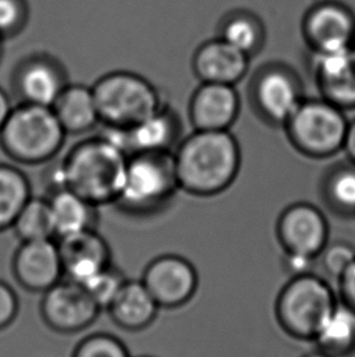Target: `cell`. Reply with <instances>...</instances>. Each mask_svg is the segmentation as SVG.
Listing matches in <instances>:
<instances>
[{
	"instance_id": "cell-1",
	"label": "cell",
	"mask_w": 355,
	"mask_h": 357,
	"mask_svg": "<svg viewBox=\"0 0 355 357\" xmlns=\"http://www.w3.org/2000/svg\"><path fill=\"white\" fill-rule=\"evenodd\" d=\"M179 189L196 197H213L234 183L241 149L230 130H194L173 151Z\"/></svg>"
},
{
	"instance_id": "cell-2",
	"label": "cell",
	"mask_w": 355,
	"mask_h": 357,
	"mask_svg": "<svg viewBox=\"0 0 355 357\" xmlns=\"http://www.w3.org/2000/svg\"><path fill=\"white\" fill-rule=\"evenodd\" d=\"M127 161L128 155L100 135L83 140L54 169L50 177L53 192L70 189L95 206L116 204Z\"/></svg>"
},
{
	"instance_id": "cell-3",
	"label": "cell",
	"mask_w": 355,
	"mask_h": 357,
	"mask_svg": "<svg viewBox=\"0 0 355 357\" xmlns=\"http://www.w3.org/2000/svg\"><path fill=\"white\" fill-rule=\"evenodd\" d=\"M66 135L52 107L22 102L0 130V145L17 162L44 164L58 155Z\"/></svg>"
},
{
	"instance_id": "cell-4",
	"label": "cell",
	"mask_w": 355,
	"mask_h": 357,
	"mask_svg": "<svg viewBox=\"0 0 355 357\" xmlns=\"http://www.w3.org/2000/svg\"><path fill=\"white\" fill-rule=\"evenodd\" d=\"M91 89L104 126L129 128L164 107L154 84L134 73H107Z\"/></svg>"
},
{
	"instance_id": "cell-5",
	"label": "cell",
	"mask_w": 355,
	"mask_h": 357,
	"mask_svg": "<svg viewBox=\"0 0 355 357\" xmlns=\"http://www.w3.org/2000/svg\"><path fill=\"white\" fill-rule=\"evenodd\" d=\"M338 299L325 278L313 273L291 277L278 293L275 314L293 338L313 340Z\"/></svg>"
},
{
	"instance_id": "cell-6",
	"label": "cell",
	"mask_w": 355,
	"mask_h": 357,
	"mask_svg": "<svg viewBox=\"0 0 355 357\" xmlns=\"http://www.w3.org/2000/svg\"><path fill=\"white\" fill-rule=\"evenodd\" d=\"M179 189L173 151L128 156L123 187L116 204L133 213L164 208Z\"/></svg>"
},
{
	"instance_id": "cell-7",
	"label": "cell",
	"mask_w": 355,
	"mask_h": 357,
	"mask_svg": "<svg viewBox=\"0 0 355 357\" xmlns=\"http://www.w3.org/2000/svg\"><path fill=\"white\" fill-rule=\"evenodd\" d=\"M348 123L341 107L322 97H306L283 128L298 153L326 159L343 149Z\"/></svg>"
},
{
	"instance_id": "cell-8",
	"label": "cell",
	"mask_w": 355,
	"mask_h": 357,
	"mask_svg": "<svg viewBox=\"0 0 355 357\" xmlns=\"http://www.w3.org/2000/svg\"><path fill=\"white\" fill-rule=\"evenodd\" d=\"M251 97L263 120L281 127L306 98L301 79L283 65H269L260 70L252 83Z\"/></svg>"
},
{
	"instance_id": "cell-9",
	"label": "cell",
	"mask_w": 355,
	"mask_h": 357,
	"mask_svg": "<svg viewBox=\"0 0 355 357\" xmlns=\"http://www.w3.org/2000/svg\"><path fill=\"white\" fill-rule=\"evenodd\" d=\"M101 309L82 285L60 280L44 291L40 316L48 328L60 334H77L95 322Z\"/></svg>"
},
{
	"instance_id": "cell-10",
	"label": "cell",
	"mask_w": 355,
	"mask_h": 357,
	"mask_svg": "<svg viewBox=\"0 0 355 357\" xmlns=\"http://www.w3.org/2000/svg\"><path fill=\"white\" fill-rule=\"evenodd\" d=\"M141 282L159 309H177L187 304L196 293L198 275L185 257L164 254L146 266Z\"/></svg>"
},
{
	"instance_id": "cell-11",
	"label": "cell",
	"mask_w": 355,
	"mask_h": 357,
	"mask_svg": "<svg viewBox=\"0 0 355 357\" xmlns=\"http://www.w3.org/2000/svg\"><path fill=\"white\" fill-rule=\"evenodd\" d=\"M303 38L314 54L329 53L355 44V16L335 0L313 5L302 22Z\"/></svg>"
},
{
	"instance_id": "cell-12",
	"label": "cell",
	"mask_w": 355,
	"mask_h": 357,
	"mask_svg": "<svg viewBox=\"0 0 355 357\" xmlns=\"http://www.w3.org/2000/svg\"><path fill=\"white\" fill-rule=\"evenodd\" d=\"M276 236L283 251L317 257L329 243L326 216L313 204L294 203L280 213Z\"/></svg>"
},
{
	"instance_id": "cell-13",
	"label": "cell",
	"mask_w": 355,
	"mask_h": 357,
	"mask_svg": "<svg viewBox=\"0 0 355 357\" xmlns=\"http://www.w3.org/2000/svg\"><path fill=\"white\" fill-rule=\"evenodd\" d=\"M310 71L320 97L345 112L355 109V44L329 53H312Z\"/></svg>"
},
{
	"instance_id": "cell-14",
	"label": "cell",
	"mask_w": 355,
	"mask_h": 357,
	"mask_svg": "<svg viewBox=\"0 0 355 357\" xmlns=\"http://www.w3.org/2000/svg\"><path fill=\"white\" fill-rule=\"evenodd\" d=\"M13 272L24 289L33 293L50 289L63 275L58 243L53 239L22 241L15 252Z\"/></svg>"
},
{
	"instance_id": "cell-15",
	"label": "cell",
	"mask_w": 355,
	"mask_h": 357,
	"mask_svg": "<svg viewBox=\"0 0 355 357\" xmlns=\"http://www.w3.org/2000/svg\"><path fill=\"white\" fill-rule=\"evenodd\" d=\"M58 250L66 280L84 285L111 264L107 241L95 229L58 238Z\"/></svg>"
},
{
	"instance_id": "cell-16",
	"label": "cell",
	"mask_w": 355,
	"mask_h": 357,
	"mask_svg": "<svg viewBox=\"0 0 355 357\" xmlns=\"http://www.w3.org/2000/svg\"><path fill=\"white\" fill-rule=\"evenodd\" d=\"M240 107L235 86L201 83L189 102V117L194 130H230Z\"/></svg>"
},
{
	"instance_id": "cell-17",
	"label": "cell",
	"mask_w": 355,
	"mask_h": 357,
	"mask_svg": "<svg viewBox=\"0 0 355 357\" xmlns=\"http://www.w3.org/2000/svg\"><path fill=\"white\" fill-rule=\"evenodd\" d=\"M248 66L250 56L221 38L202 44L192 58V70L201 83L235 86L245 77Z\"/></svg>"
},
{
	"instance_id": "cell-18",
	"label": "cell",
	"mask_w": 355,
	"mask_h": 357,
	"mask_svg": "<svg viewBox=\"0 0 355 357\" xmlns=\"http://www.w3.org/2000/svg\"><path fill=\"white\" fill-rule=\"evenodd\" d=\"M159 306L140 280H125L107 311L112 322L127 332H140L152 324Z\"/></svg>"
},
{
	"instance_id": "cell-19",
	"label": "cell",
	"mask_w": 355,
	"mask_h": 357,
	"mask_svg": "<svg viewBox=\"0 0 355 357\" xmlns=\"http://www.w3.org/2000/svg\"><path fill=\"white\" fill-rule=\"evenodd\" d=\"M16 84L24 102L48 107H53L68 86L61 68L45 58L33 59L24 63Z\"/></svg>"
},
{
	"instance_id": "cell-20",
	"label": "cell",
	"mask_w": 355,
	"mask_h": 357,
	"mask_svg": "<svg viewBox=\"0 0 355 357\" xmlns=\"http://www.w3.org/2000/svg\"><path fill=\"white\" fill-rule=\"evenodd\" d=\"M125 130L128 156L138 153L172 151L179 138L180 122L175 112L164 105L151 116Z\"/></svg>"
},
{
	"instance_id": "cell-21",
	"label": "cell",
	"mask_w": 355,
	"mask_h": 357,
	"mask_svg": "<svg viewBox=\"0 0 355 357\" xmlns=\"http://www.w3.org/2000/svg\"><path fill=\"white\" fill-rule=\"evenodd\" d=\"M52 109L68 135H83L100 122L93 89L83 84H68Z\"/></svg>"
},
{
	"instance_id": "cell-22",
	"label": "cell",
	"mask_w": 355,
	"mask_h": 357,
	"mask_svg": "<svg viewBox=\"0 0 355 357\" xmlns=\"http://www.w3.org/2000/svg\"><path fill=\"white\" fill-rule=\"evenodd\" d=\"M56 237L63 238L76 233L95 229V205L87 202L70 189L55 190L49 199Z\"/></svg>"
},
{
	"instance_id": "cell-23",
	"label": "cell",
	"mask_w": 355,
	"mask_h": 357,
	"mask_svg": "<svg viewBox=\"0 0 355 357\" xmlns=\"http://www.w3.org/2000/svg\"><path fill=\"white\" fill-rule=\"evenodd\" d=\"M317 350L332 357L355 354V310L338 299L313 339Z\"/></svg>"
},
{
	"instance_id": "cell-24",
	"label": "cell",
	"mask_w": 355,
	"mask_h": 357,
	"mask_svg": "<svg viewBox=\"0 0 355 357\" xmlns=\"http://www.w3.org/2000/svg\"><path fill=\"white\" fill-rule=\"evenodd\" d=\"M31 197L27 176L13 165L0 164V232L13 227Z\"/></svg>"
},
{
	"instance_id": "cell-25",
	"label": "cell",
	"mask_w": 355,
	"mask_h": 357,
	"mask_svg": "<svg viewBox=\"0 0 355 357\" xmlns=\"http://www.w3.org/2000/svg\"><path fill=\"white\" fill-rule=\"evenodd\" d=\"M219 38L251 58L265 44V27L260 20L251 13H232L221 24Z\"/></svg>"
},
{
	"instance_id": "cell-26",
	"label": "cell",
	"mask_w": 355,
	"mask_h": 357,
	"mask_svg": "<svg viewBox=\"0 0 355 357\" xmlns=\"http://www.w3.org/2000/svg\"><path fill=\"white\" fill-rule=\"evenodd\" d=\"M322 197L335 213L355 216V164L332 167L322 181Z\"/></svg>"
},
{
	"instance_id": "cell-27",
	"label": "cell",
	"mask_w": 355,
	"mask_h": 357,
	"mask_svg": "<svg viewBox=\"0 0 355 357\" xmlns=\"http://www.w3.org/2000/svg\"><path fill=\"white\" fill-rule=\"evenodd\" d=\"M21 241H45L56 237L49 199L31 197L15 220L13 227Z\"/></svg>"
},
{
	"instance_id": "cell-28",
	"label": "cell",
	"mask_w": 355,
	"mask_h": 357,
	"mask_svg": "<svg viewBox=\"0 0 355 357\" xmlns=\"http://www.w3.org/2000/svg\"><path fill=\"white\" fill-rule=\"evenodd\" d=\"M125 280L120 271L110 265L82 287L87 290L88 294L90 295L91 299L95 301L101 310H107L116 295L118 294L122 285L125 284Z\"/></svg>"
},
{
	"instance_id": "cell-29",
	"label": "cell",
	"mask_w": 355,
	"mask_h": 357,
	"mask_svg": "<svg viewBox=\"0 0 355 357\" xmlns=\"http://www.w3.org/2000/svg\"><path fill=\"white\" fill-rule=\"evenodd\" d=\"M71 357H132L125 344L110 333H94L76 345Z\"/></svg>"
},
{
	"instance_id": "cell-30",
	"label": "cell",
	"mask_w": 355,
	"mask_h": 357,
	"mask_svg": "<svg viewBox=\"0 0 355 357\" xmlns=\"http://www.w3.org/2000/svg\"><path fill=\"white\" fill-rule=\"evenodd\" d=\"M355 260V248L347 241L327 243L317 261L327 277L338 280Z\"/></svg>"
},
{
	"instance_id": "cell-31",
	"label": "cell",
	"mask_w": 355,
	"mask_h": 357,
	"mask_svg": "<svg viewBox=\"0 0 355 357\" xmlns=\"http://www.w3.org/2000/svg\"><path fill=\"white\" fill-rule=\"evenodd\" d=\"M26 19L24 0H0V38L19 32Z\"/></svg>"
},
{
	"instance_id": "cell-32",
	"label": "cell",
	"mask_w": 355,
	"mask_h": 357,
	"mask_svg": "<svg viewBox=\"0 0 355 357\" xmlns=\"http://www.w3.org/2000/svg\"><path fill=\"white\" fill-rule=\"evenodd\" d=\"M19 309L17 294L8 283L0 280V331L13 324L17 317Z\"/></svg>"
},
{
	"instance_id": "cell-33",
	"label": "cell",
	"mask_w": 355,
	"mask_h": 357,
	"mask_svg": "<svg viewBox=\"0 0 355 357\" xmlns=\"http://www.w3.org/2000/svg\"><path fill=\"white\" fill-rule=\"evenodd\" d=\"M317 261V257L304 255V254H299V252L283 251V270L287 272L290 277H297V275L313 273Z\"/></svg>"
},
{
	"instance_id": "cell-34",
	"label": "cell",
	"mask_w": 355,
	"mask_h": 357,
	"mask_svg": "<svg viewBox=\"0 0 355 357\" xmlns=\"http://www.w3.org/2000/svg\"><path fill=\"white\" fill-rule=\"evenodd\" d=\"M337 283L340 300L355 310V260Z\"/></svg>"
},
{
	"instance_id": "cell-35",
	"label": "cell",
	"mask_w": 355,
	"mask_h": 357,
	"mask_svg": "<svg viewBox=\"0 0 355 357\" xmlns=\"http://www.w3.org/2000/svg\"><path fill=\"white\" fill-rule=\"evenodd\" d=\"M342 150H345L348 160L355 164V119L349 121V123H348Z\"/></svg>"
},
{
	"instance_id": "cell-36",
	"label": "cell",
	"mask_w": 355,
	"mask_h": 357,
	"mask_svg": "<svg viewBox=\"0 0 355 357\" xmlns=\"http://www.w3.org/2000/svg\"><path fill=\"white\" fill-rule=\"evenodd\" d=\"M14 107H11L9 97L4 92V89L0 88V130L3 128L6 120L9 119L10 114L13 112Z\"/></svg>"
},
{
	"instance_id": "cell-37",
	"label": "cell",
	"mask_w": 355,
	"mask_h": 357,
	"mask_svg": "<svg viewBox=\"0 0 355 357\" xmlns=\"http://www.w3.org/2000/svg\"><path fill=\"white\" fill-rule=\"evenodd\" d=\"M304 357H332L330 355H327V354L322 353L320 350H317L315 353L308 354L307 356Z\"/></svg>"
},
{
	"instance_id": "cell-38",
	"label": "cell",
	"mask_w": 355,
	"mask_h": 357,
	"mask_svg": "<svg viewBox=\"0 0 355 357\" xmlns=\"http://www.w3.org/2000/svg\"><path fill=\"white\" fill-rule=\"evenodd\" d=\"M139 357H152V356H139Z\"/></svg>"
}]
</instances>
